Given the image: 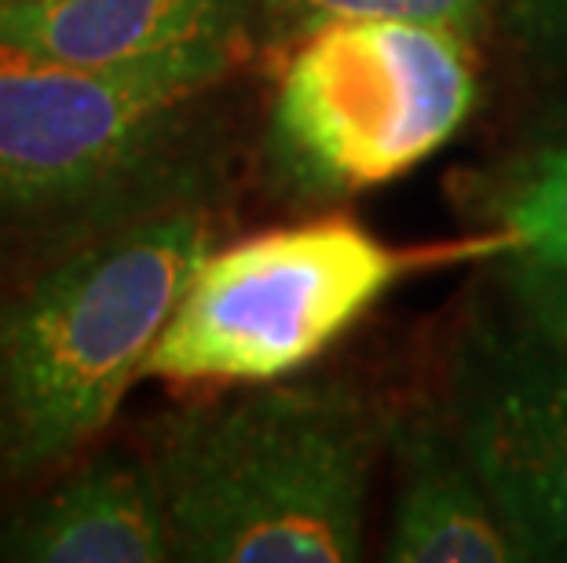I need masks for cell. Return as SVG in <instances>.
<instances>
[{"mask_svg": "<svg viewBox=\"0 0 567 563\" xmlns=\"http://www.w3.org/2000/svg\"><path fill=\"white\" fill-rule=\"evenodd\" d=\"M246 44L70 66L0 44V268L220 195L216 95Z\"/></svg>", "mask_w": 567, "mask_h": 563, "instance_id": "cell-1", "label": "cell"}, {"mask_svg": "<svg viewBox=\"0 0 567 563\" xmlns=\"http://www.w3.org/2000/svg\"><path fill=\"white\" fill-rule=\"evenodd\" d=\"M389 417L359 385L333 377L213 388L154 417L143 453L173 560H359Z\"/></svg>", "mask_w": 567, "mask_h": 563, "instance_id": "cell-2", "label": "cell"}, {"mask_svg": "<svg viewBox=\"0 0 567 563\" xmlns=\"http://www.w3.org/2000/svg\"><path fill=\"white\" fill-rule=\"evenodd\" d=\"M213 246L220 212L205 201L0 268V505L81 461L111 428Z\"/></svg>", "mask_w": 567, "mask_h": 563, "instance_id": "cell-3", "label": "cell"}, {"mask_svg": "<svg viewBox=\"0 0 567 563\" xmlns=\"http://www.w3.org/2000/svg\"><path fill=\"white\" fill-rule=\"evenodd\" d=\"M480 103L476 38L429 22H330L286 48L264 169L297 206H337L421 169Z\"/></svg>", "mask_w": 567, "mask_h": 563, "instance_id": "cell-4", "label": "cell"}, {"mask_svg": "<svg viewBox=\"0 0 567 563\" xmlns=\"http://www.w3.org/2000/svg\"><path fill=\"white\" fill-rule=\"evenodd\" d=\"M432 257L436 249H395L348 217L213 246L154 341L143 377L184 388L297 377Z\"/></svg>", "mask_w": 567, "mask_h": 563, "instance_id": "cell-5", "label": "cell"}, {"mask_svg": "<svg viewBox=\"0 0 567 563\" xmlns=\"http://www.w3.org/2000/svg\"><path fill=\"white\" fill-rule=\"evenodd\" d=\"M446 421L527 560H567V352L509 304L462 322Z\"/></svg>", "mask_w": 567, "mask_h": 563, "instance_id": "cell-6", "label": "cell"}, {"mask_svg": "<svg viewBox=\"0 0 567 563\" xmlns=\"http://www.w3.org/2000/svg\"><path fill=\"white\" fill-rule=\"evenodd\" d=\"M0 560L8 563H165L173 560L165 509L147 453L89 450L38 490L0 505Z\"/></svg>", "mask_w": 567, "mask_h": 563, "instance_id": "cell-7", "label": "cell"}, {"mask_svg": "<svg viewBox=\"0 0 567 563\" xmlns=\"http://www.w3.org/2000/svg\"><path fill=\"white\" fill-rule=\"evenodd\" d=\"M389 447L395 453V505L384 556L395 563L527 560L446 414L403 406L389 417Z\"/></svg>", "mask_w": 567, "mask_h": 563, "instance_id": "cell-8", "label": "cell"}, {"mask_svg": "<svg viewBox=\"0 0 567 563\" xmlns=\"http://www.w3.org/2000/svg\"><path fill=\"white\" fill-rule=\"evenodd\" d=\"M257 0H0V44L114 66L198 44H246Z\"/></svg>", "mask_w": 567, "mask_h": 563, "instance_id": "cell-9", "label": "cell"}, {"mask_svg": "<svg viewBox=\"0 0 567 563\" xmlns=\"http://www.w3.org/2000/svg\"><path fill=\"white\" fill-rule=\"evenodd\" d=\"M473 198L513 242L509 257L567 271V139L538 136L480 179Z\"/></svg>", "mask_w": 567, "mask_h": 563, "instance_id": "cell-10", "label": "cell"}, {"mask_svg": "<svg viewBox=\"0 0 567 563\" xmlns=\"http://www.w3.org/2000/svg\"><path fill=\"white\" fill-rule=\"evenodd\" d=\"M498 0H257L271 44L289 48L311 30L330 22L355 19H392V22H429L480 41Z\"/></svg>", "mask_w": 567, "mask_h": 563, "instance_id": "cell-11", "label": "cell"}, {"mask_svg": "<svg viewBox=\"0 0 567 563\" xmlns=\"http://www.w3.org/2000/svg\"><path fill=\"white\" fill-rule=\"evenodd\" d=\"M502 290L535 330H542L553 344L567 352V271L509 257V268H502Z\"/></svg>", "mask_w": 567, "mask_h": 563, "instance_id": "cell-12", "label": "cell"}, {"mask_svg": "<svg viewBox=\"0 0 567 563\" xmlns=\"http://www.w3.org/2000/svg\"><path fill=\"white\" fill-rule=\"evenodd\" d=\"M513 38L542 63H567V0H502Z\"/></svg>", "mask_w": 567, "mask_h": 563, "instance_id": "cell-13", "label": "cell"}, {"mask_svg": "<svg viewBox=\"0 0 567 563\" xmlns=\"http://www.w3.org/2000/svg\"><path fill=\"white\" fill-rule=\"evenodd\" d=\"M542 136H560V139H567V100L549 114V122L542 125Z\"/></svg>", "mask_w": 567, "mask_h": 563, "instance_id": "cell-14", "label": "cell"}]
</instances>
